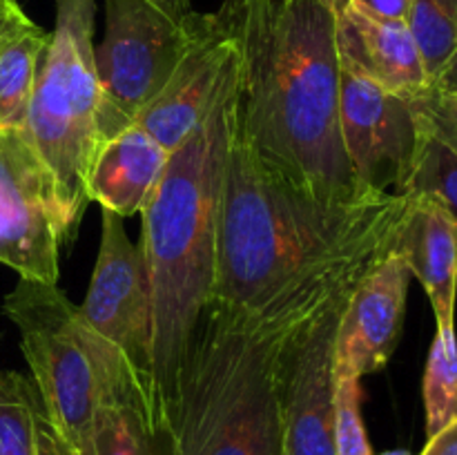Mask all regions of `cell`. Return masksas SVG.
Returning a JSON list of instances; mask_svg holds the SVG:
<instances>
[{"mask_svg": "<svg viewBox=\"0 0 457 455\" xmlns=\"http://www.w3.org/2000/svg\"><path fill=\"white\" fill-rule=\"evenodd\" d=\"M413 105H415V110L422 114V119L427 120L428 128H431L433 132H436L437 136L442 138V141L449 143V145L457 152V123H455V120H451L449 116L440 114V112L431 110V107L422 105L420 101H413Z\"/></svg>", "mask_w": 457, "mask_h": 455, "instance_id": "obj_26", "label": "cell"}, {"mask_svg": "<svg viewBox=\"0 0 457 455\" xmlns=\"http://www.w3.org/2000/svg\"><path fill=\"white\" fill-rule=\"evenodd\" d=\"M427 435L433 437L457 419V337L455 326H437L424 370Z\"/></svg>", "mask_w": 457, "mask_h": 455, "instance_id": "obj_20", "label": "cell"}, {"mask_svg": "<svg viewBox=\"0 0 457 455\" xmlns=\"http://www.w3.org/2000/svg\"><path fill=\"white\" fill-rule=\"evenodd\" d=\"M364 16L384 22H406L411 12V0H344Z\"/></svg>", "mask_w": 457, "mask_h": 455, "instance_id": "obj_24", "label": "cell"}, {"mask_svg": "<svg viewBox=\"0 0 457 455\" xmlns=\"http://www.w3.org/2000/svg\"><path fill=\"white\" fill-rule=\"evenodd\" d=\"M335 446L337 455H373L361 419L360 379L335 377Z\"/></svg>", "mask_w": 457, "mask_h": 455, "instance_id": "obj_23", "label": "cell"}, {"mask_svg": "<svg viewBox=\"0 0 457 455\" xmlns=\"http://www.w3.org/2000/svg\"><path fill=\"white\" fill-rule=\"evenodd\" d=\"M418 125V145L402 194L431 201L457 223V152L428 128L420 112Z\"/></svg>", "mask_w": 457, "mask_h": 455, "instance_id": "obj_19", "label": "cell"}, {"mask_svg": "<svg viewBox=\"0 0 457 455\" xmlns=\"http://www.w3.org/2000/svg\"><path fill=\"white\" fill-rule=\"evenodd\" d=\"M351 293L342 294L317 319L299 330L286 351L281 455H337L333 351L339 315Z\"/></svg>", "mask_w": 457, "mask_h": 455, "instance_id": "obj_11", "label": "cell"}, {"mask_svg": "<svg viewBox=\"0 0 457 455\" xmlns=\"http://www.w3.org/2000/svg\"><path fill=\"white\" fill-rule=\"evenodd\" d=\"M3 312L21 335L45 415L74 455H94L96 373L79 324V308L58 284L18 279Z\"/></svg>", "mask_w": 457, "mask_h": 455, "instance_id": "obj_6", "label": "cell"}, {"mask_svg": "<svg viewBox=\"0 0 457 455\" xmlns=\"http://www.w3.org/2000/svg\"><path fill=\"white\" fill-rule=\"evenodd\" d=\"M415 101L431 107V110L440 112V114L449 116L451 120L457 123V89H446V92H433V89H428L424 96L415 98Z\"/></svg>", "mask_w": 457, "mask_h": 455, "instance_id": "obj_28", "label": "cell"}, {"mask_svg": "<svg viewBox=\"0 0 457 455\" xmlns=\"http://www.w3.org/2000/svg\"><path fill=\"white\" fill-rule=\"evenodd\" d=\"M384 455H409V453H406V451H388V453Z\"/></svg>", "mask_w": 457, "mask_h": 455, "instance_id": "obj_32", "label": "cell"}, {"mask_svg": "<svg viewBox=\"0 0 457 455\" xmlns=\"http://www.w3.org/2000/svg\"><path fill=\"white\" fill-rule=\"evenodd\" d=\"M433 92H446V89H457V54L449 61V65L442 70V74L433 80Z\"/></svg>", "mask_w": 457, "mask_h": 455, "instance_id": "obj_30", "label": "cell"}, {"mask_svg": "<svg viewBox=\"0 0 457 455\" xmlns=\"http://www.w3.org/2000/svg\"><path fill=\"white\" fill-rule=\"evenodd\" d=\"M235 36V129L303 192L355 199L339 128L337 13L317 0H223Z\"/></svg>", "mask_w": 457, "mask_h": 455, "instance_id": "obj_1", "label": "cell"}, {"mask_svg": "<svg viewBox=\"0 0 457 455\" xmlns=\"http://www.w3.org/2000/svg\"><path fill=\"white\" fill-rule=\"evenodd\" d=\"M337 49L397 96L415 101L431 89L422 54L406 22L375 21L342 0Z\"/></svg>", "mask_w": 457, "mask_h": 455, "instance_id": "obj_16", "label": "cell"}, {"mask_svg": "<svg viewBox=\"0 0 457 455\" xmlns=\"http://www.w3.org/2000/svg\"><path fill=\"white\" fill-rule=\"evenodd\" d=\"M47 45L49 31L36 25L18 0H0V128L25 129Z\"/></svg>", "mask_w": 457, "mask_h": 455, "instance_id": "obj_18", "label": "cell"}, {"mask_svg": "<svg viewBox=\"0 0 457 455\" xmlns=\"http://www.w3.org/2000/svg\"><path fill=\"white\" fill-rule=\"evenodd\" d=\"M38 393L13 370L0 373V455H36Z\"/></svg>", "mask_w": 457, "mask_h": 455, "instance_id": "obj_22", "label": "cell"}, {"mask_svg": "<svg viewBox=\"0 0 457 455\" xmlns=\"http://www.w3.org/2000/svg\"><path fill=\"white\" fill-rule=\"evenodd\" d=\"M411 277L404 259L391 252L355 285L335 333V377L361 379L391 361L404 328Z\"/></svg>", "mask_w": 457, "mask_h": 455, "instance_id": "obj_13", "label": "cell"}, {"mask_svg": "<svg viewBox=\"0 0 457 455\" xmlns=\"http://www.w3.org/2000/svg\"><path fill=\"white\" fill-rule=\"evenodd\" d=\"M94 12V0H56V25L49 31L25 125L52 178L62 245L79 232L89 203V168L101 147Z\"/></svg>", "mask_w": 457, "mask_h": 455, "instance_id": "obj_5", "label": "cell"}, {"mask_svg": "<svg viewBox=\"0 0 457 455\" xmlns=\"http://www.w3.org/2000/svg\"><path fill=\"white\" fill-rule=\"evenodd\" d=\"M420 455H457V419L442 428L433 437H428L427 446Z\"/></svg>", "mask_w": 457, "mask_h": 455, "instance_id": "obj_27", "label": "cell"}, {"mask_svg": "<svg viewBox=\"0 0 457 455\" xmlns=\"http://www.w3.org/2000/svg\"><path fill=\"white\" fill-rule=\"evenodd\" d=\"M87 351L98 388L94 455H172L170 440L123 366L92 343Z\"/></svg>", "mask_w": 457, "mask_h": 455, "instance_id": "obj_15", "label": "cell"}, {"mask_svg": "<svg viewBox=\"0 0 457 455\" xmlns=\"http://www.w3.org/2000/svg\"><path fill=\"white\" fill-rule=\"evenodd\" d=\"M235 79L237 56L210 112L170 154L163 178L141 212L138 244L152 285L156 413L165 435L196 330L212 302Z\"/></svg>", "mask_w": 457, "mask_h": 455, "instance_id": "obj_4", "label": "cell"}, {"mask_svg": "<svg viewBox=\"0 0 457 455\" xmlns=\"http://www.w3.org/2000/svg\"><path fill=\"white\" fill-rule=\"evenodd\" d=\"M391 252L379 245L339 259L257 306L210 303L179 388L170 453L281 455L290 342Z\"/></svg>", "mask_w": 457, "mask_h": 455, "instance_id": "obj_2", "label": "cell"}, {"mask_svg": "<svg viewBox=\"0 0 457 455\" xmlns=\"http://www.w3.org/2000/svg\"><path fill=\"white\" fill-rule=\"evenodd\" d=\"M409 196V194H406ZM431 299L437 326H455L457 223L431 201L409 196L395 250Z\"/></svg>", "mask_w": 457, "mask_h": 455, "instance_id": "obj_17", "label": "cell"}, {"mask_svg": "<svg viewBox=\"0 0 457 455\" xmlns=\"http://www.w3.org/2000/svg\"><path fill=\"white\" fill-rule=\"evenodd\" d=\"M406 27L433 85L457 54V0H411Z\"/></svg>", "mask_w": 457, "mask_h": 455, "instance_id": "obj_21", "label": "cell"}, {"mask_svg": "<svg viewBox=\"0 0 457 455\" xmlns=\"http://www.w3.org/2000/svg\"><path fill=\"white\" fill-rule=\"evenodd\" d=\"M105 31L94 45L101 143L134 125L186 54L195 16L172 21L147 0H103Z\"/></svg>", "mask_w": 457, "mask_h": 455, "instance_id": "obj_7", "label": "cell"}, {"mask_svg": "<svg viewBox=\"0 0 457 455\" xmlns=\"http://www.w3.org/2000/svg\"><path fill=\"white\" fill-rule=\"evenodd\" d=\"M235 56V36L221 9L214 13L196 12L186 54L134 123L172 154L210 112Z\"/></svg>", "mask_w": 457, "mask_h": 455, "instance_id": "obj_12", "label": "cell"}, {"mask_svg": "<svg viewBox=\"0 0 457 455\" xmlns=\"http://www.w3.org/2000/svg\"><path fill=\"white\" fill-rule=\"evenodd\" d=\"M406 210V194L326 199L299 190L262 163L232 114L210 303L257 306L339 259L379 245L395 250Z\"/></svg>", "mask_w": 457, "mask_h": 455, "instance_id": "obj_3", "label": "cell"}, {"mask_svg": "<svg viewBox=\"0 0 457 455\" xmlns=\"http://www.w3.org/2000/svg\"><path fill=\"white\" fill-rule=\"evenodd\" d=\"M339 52V49H337ZM339 128L357 186L402 194L418 145V112L339 52Z\"/></svg>", "mask_w": 457, "mask_h": 455, "instance_id": "obj_9", "label": "cell"}, {"mask_svg": "<svg viewBox=\"0 0 457 455\" xmlns=\"http://www.w3.org/2000/svg\"><path fill=\"white\" fill-rule=\"evenodd\" d=\"M76 308L85 335L120 361L161 428L154 393L150 272L141 244L129 239L123 219L110 210L101 208L96 263L85 302Z\"/></svg>", "mask_w": 457, "mask_h": 455, "instance_id": "obj_8", "label": "cell"}, {"mask_svg": "<svg viewBox=\"0 0 457 455\" xmlns=\"http://www.w3.org/2000/svg\"><path fill=\"white\" fill-rule=\"evenodd\" d=\"M36 455H74V451L67 446L52 426V422L45 415L43 406L38 400V410H36Z\"/></svg>", "mask_w": 457, "mask_h": 455, "instance_id": "obj_25", "label": "cell"}, {"mask_svg": "<svg viewBox=\"0 0 457 455\" xmlns=\"http://www.w3.org/2000/svg\"><path fill=\"white\" fill-rule=\"evenodd\" d=\"M170 152L141 125L101 143L87 177V196L120 219L141 214L168 168Z\"/></svg>", "mask_w": 457, "mask_h": 455, "instance_id": "obj_14", "label": "cell"}, {"mask_svg": "<svg viewBox=\"0 0 457 455\" xmlns=\"http://www.w3.org/2000/svg\"><path fill=\"white\" fill-rule=\"evenodd\" d=\"M320 4H324L326 9H330V12L337 13L339 12V4H342V0H317Z\"/></svg>", "mask_w": 457, "mask_h": 455, "instance_id": "obj_31", "label": "cell"}, {"mask_svg": "<svg viewBox=\"0 0 457 455\" xmlns=\"http://www.w3.org/2000/svg\"><path fill=\"white\" fill-rule=\"evenodd\" d=\"M62 248L52 178L25 129L0 128V263L58 284Z\"/></svg>", "mask_w": 457, "mask_h": 455, "instance_id": "obj_10", "label": "cell"}, {"mask_svg": "<svg viewBox=\"0 0 457 455\" xmlns=\"http://www.w3.org/2000/svg\"><path fill=\"white\" fill-rule=\"evenodd\" d=\"M147 3L154 4L156 9H161L172 21H183V18H187L195 12L192 9V0H147Z\"/></svg>", "mask_w": 457, "mask_h": 455, "instance_id": "obj_29", "label": "cell"}]
</instances>
